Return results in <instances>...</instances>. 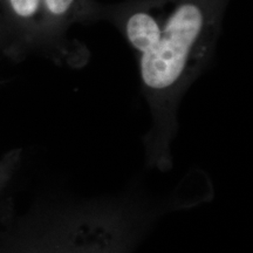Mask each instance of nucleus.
Returning a JSON list of instances; mask_svg holds the SVG:
<instances>
[{
    "label": "nucleus",
    "mask_w": 253,
    "mask_h": 253,
    "mask_svg": "<svg viewBox=\"0 0 253 253\" xmlns=\"http://www.w3.org/2000/svg\"><path fill=\"white\" fill-rule=\"evenodd\" d=\"M230 0H123L99 4L137 56L154 115L151 142L168 151L179 99L212 59Z\"/></svg>",
    "instance_id": "f257e3e1"
},
{
    "label": "nucleus",
    "mask_w": 253,
    "mask_h": 253,
    "mask_svg": "<svg viewBox=\"0 0 253 253\" xmlns=\"http://www.w3.org/2000/svg\"><path fill=\"white\" fill-rule=\"evenodd\" d=\"M0 18L18 58L31 52L71 61L68 32L99 19L95 0H0Z\"/></svg>",
    "instance_id": "f03ea898"
},
{
    "label": "nucleus",
    "mask_w": 253,
    "mask_h": 253,
    "mask_svg": "<svg viewBox=\"0 0 253 253\" xmlns=\"http://www.w3.org/2000/svg\"><path fill=\"white\" fill-rule=\"evenodd\" d=\"M4 32L7 33V31H6V28H5V25H4V23H2L1 18H0V33H4Z\"/></svg>",
    "instance_id": "7ed1b4c3"
}]
</instances>
